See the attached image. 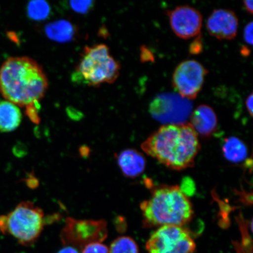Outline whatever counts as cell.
<instances>
[{"label":"cell","instance_id":"cell-20","mask_svg":"<svg viewBox=\"0 0 253 253\" xmlns=\"http://www.w3.org/2000/svg\"><path fill=\"white\" fill-rule=\"evenodd\" d=\"M253 22H250L246 25L244 32H243L245 42L250 45H252L253 44Z\"/></svg>","mask_w":253,"mask_h":253},{"label":"cell","instance_id":"cell-1","mask_svg":"<svg viewBox=\"0 0 253 253\" xmlns=\"http://www.w3.org/2000/svg\"><path fill=\"white\" fill-rule=\"evenodd\" d=\"M47 87L42 66L29 57H11L0 68V92L17 106H40Z\"/></svg>","mask_w":253,"mask_h":253},{"label":"cell","instance_id":"cell-21","mask_svg":"<svg viewBox=\"0 0 253 253\" xmlns=\"http://www.w3.org/2000/svg\"><path fill=\"white\" fill-rule=\"evenodd\" d=\"M27 185L28 187L30 188H36L39 185V181L33 175H29L28 178L25 180Z\"/></svg>","mask_w":253,"mask_h":253},{"label":"cell","instance_id":"cell-9","mask_svg":"<svg viewBox=\"0 0 253 253\" xmlns=\"http://www.w3.org/2000/svg\"><path fill=\"white\" fill-rule=\"evenodd\" d=\"M170 28L177 37L188 40L201 33L203 18L197 9L189 5L177 6L168 11Z\"/></svg>","mask_w":253,"mask_h":253},{"label":"cell","instance_id":"cell-28","mask_svg":"<svg viewBox=\"0 0 253 253\" xmlns=\"http://www.w3.org/2000/svg\"><path fill=\"white\" fill-rule=\"evenodd\" d=\"M241 52L243 55L248 56L251 51H250L249 49L246 48V47H243V49L241 50Z\"/></svg>","mask_w":253,"mask_h":253},{"label":"cell","instance_id":"cell-11","mask_svg":"<svg viewBox=\"0 0 253 253\" xmlns=\"http://www.w3.org/2000/svg\"><path fill=\"white\" fill-rule=\"evenodd\" d=\"M190 124L198 135L203 137H210L217 126V118L212 107L201 104L192 112Z\"/></svg>","mask_w":253,"mask_h":253},{"label":"cell","instance_id":"cell-17","mask_svg":"<svg viewBox=\"0 0 253 253\" xmlns=\"http://www.w3.org/2000/svg\"><path fill=\"white\" fill-rule=\"evenodd\" d=\"M50 7L47 2L33 1L27 7V14L32 20L40 21L45 20L50 14Z\"/></svg>","mask_w":253,"mask_h":253},{"label":"cell","instance_id":"cell-4","mask_svg":"<svg viewBox=\"0 0 253 253\" xmlns=\"http://www.w3.org/2000/svg\"><path fill=\"white\" fill-rule=\"evenodd\" d=\"M121 66L110 55L104 44L86 46L80 61L72 75V80L79 84L99 87L104 84L115 83L119 77Z\"/></svg>","mask_w":253,"mask_h":253},{"label":"cell","instance_id":"cell-22","mask_svg":"<svg viewBox=\"0 0 253 253\" xmlns=\"http://www.w3.org/2000/svg\"><path fill=\"white\" fill-rule=\"evenodd\" d=\"M246 107L247 110H248L250 115L251 117L253 116V93L247 97L246 100Z\"/></svg>","mask_w":253,"mask_h":253},{"label":"cell","instance_id":"cell-24","mask_svg":"<svg viewBox=\"0 0 253 253\" xmlns=\"http://www.w3.org/2000/svg\"><path fill=\"white\" fill-rule=\"evenodd\" d=\"M243 6L249 13L252 14L253 12V5L252 0H245L243 1Z\"/></svg>","mask_w":253,"mask_h":253},{"label":"cell","instance_id":"cell-23","mask_svg":"<svg viewBox=\"0 0 253 253\" xmlns=\"http://www.w3.org/2000/svg\"><path fill=\"white\" fill-rule=\"evenodd\" d=\"M25 148L24 145H16L13 148V153L15 156L21 157L24 156L25 154Z\"/></svg>","mask_w":253,"mask_h":253},{"label":"cell","instance_id":"cell-15","mask_svg":"<svg viewBox=\"0 0 253 253\" xmlns=\"http://www.w3.org/2000/svg\"><path fill=\"white\" fill-rule=\"evenodd\" d=\"M222 151L226 159L233 163L242 162L248 155V148L244 142L234 136L225 139Z\"/></svg>","mask_w":253,"mask_h":253},{"label":"cell","instance_id":"cell-12","mask_svg":"<svg viewBox=\"0 0 253 253\" xmlns=\"http://www.w3.org/2000/svg\"><path fill=\"white\" fill-rule=\"evenodd\" d=\"M116 159L120 169L127 178H134L144 171L146 160L140 152L126 149L117 155Z\"/></svg>","mask_w":253,"mask_h":253},{"label":"cell","instance_id":"cell-26","mask_svg":"<svg viewBox=\"0 0 253 253\" xmlns=\"http://www.w3.org/2000/svg\"><path fill=\"white\" fill-rule=\"evenodd\" d=\"M58 253H78V252L77 249L72 248V247L66 246Z\"/></svg>","mask_w":253,"mask_h":253},{"label":"cell","instance_id":"cell-5","mask_svg":"<svg viewBox=\"0 0 253 253\" xmlns=\"http://www.w3.org/2000/svg\"><path fill=\"white\" fill-rule=\"evenodd\" d=\"M6 216L4 235L13 236L25 246L36 242L45 224L43 211L31 202H21Z\"/></svg>","mask_w":253,"mask_h":253},{"label":"cell","instance_id":"cell-7","mask_svg":"<svg viewBox=\"0 0 253 253\" xmlns=\"http://www.w3.org/2000/svg\"><path fill=\"white\" fill-rule=\"evenodd\" d=\"M148 253H194L196 243L183 227L164 226L151 234L146 243Z\"/></svg>","mask_w":253,"mask_h":253},{"label":"cell","instance_id":"cell-10","mask_svg":"<svg viewBox=\"0 0 253 253\" xmlns=\"http://www.w3.org/2000/svg\"><path fill=\"white\" fill-rule=\"evenodd\" d=\"M206 26L211 36L220 40H230L237 36L239 19L230 9H216L208 17Z\"/></svg>","mask_w":253,"mask_h":253},{"label":"cell","instance_id":"cell-14","mask_svg":"<svg viewBox=\"0 0 253 253\" xmlns=\"http://www.w3.org/2000/svg\"><path fill=\"white\" fill-rule=\"evenodd\" d=\"M45 33L50 39L58 42H66L74 39L77 32L70 22L59 20L47 25Z\"/></svg>","mask_w":253,"mask_h":253},{"label":"cell","instance_id":"cell-2","mask_svg":"<svg viewBox=\"0 0 253 253\" xmlns=\"http://www.w3.org/2000/svg\"><path fill=\"white\" fill-rule=\"evenodd\" d=\"M148 156L174 170L194 165L200 150L198 135L190 123L164 125L141 144Z\"/></svg>","mask_w":253,"mask_h":253},{"label":"cell","instance_id":"cell-6","mask_svg":"<svg viewBox=\"0 0 253 253\" xmlns=\"http://www.w3.org/2000/svg\"><path fill=\"white\" fill-rule=\"evenodd\" d=\"M108 236L107 223L103 220H79L68 217L61 231L63 245L83 249L94 243H102Z\"/></svg>","mask_w":253,"mask_h":253},{"label":"cell","instance_id":"cell-16","mask_svg":"<svg viewBox=\"0 0 253 253\" xmlns=\"http://www.w3.org/2000/svg\"><path fill=\"white\" fill-rule=\"evenodd\" d=\"M109 253H139V249L137 243L131 237L121 236L111 244Z\"/></svg>","mask_w":253,"mask_h":253},{"label":"cell","instance_id":"cell-18","mask_svg":"<svg viewBox=\"0 0 253 253\" xmlns=\"http://www.w3.org/2000/svg\"><path fill=\"white\" fill-rule=\"evenodd\" d=\"M69 3L73 10L82 14L87 13L94 6L93 1H72Z\"/></svg>","mask_w":253,"mask_h":253},{"label":"cell","instance_id":"cell-27","mask_svg":"<svg viewBox=\"0 0 253 253\" xmlns=\"http://www.w3.org/2000/svg\"><path fill=\"white\" fill-rule=\"evenodd\" d=\"M81 154L84 157L87 156L89 154V148L87 147H83L81 148Z\"/></svg>","mask_w":253,"mask_h":253},{"label":"cell","instance_id":"cell-8","mask_svg":"<svg viewBox=\"0 0 253 253\" xmlns=\"http://www.w3.org/2000/svg\"><path fill=\"white\" fill-rule=\"evenodd\" d=\"M208 71L200 62L188 59L176 66L172 75V86L183 99L194 100L202 90Z\"/></svg>","mask_w":253,"mask_h":253},{"label":"cell","instance_id":"cell-3","mask_svg":"<svg viewBox=\"0 0 253 253\" xmlns=\"http://www.w3.org/2000/svg\"><path fill=\"white\" fill-rule=\"evenodd\" d=\"M143 226L183 227L191 221L194 210L191 201L178 186L157 188L151 197L140 205Z\"/></svg>","mask_w":253,"mask_h":253},{"label":"cell","instance_id":"cell-19","mask_svg":"<svg viewBox=\"0 0 253 253\" xmlns=\"http://www.w3.org/2000/svg\"><path fill=\"white\" fill-rule=\"evenodd\" d=\"M82 253H109V249L102 243H94L85 246Z\"/></svg>","mask_w":253,"mask_h":253},{"label":"cell","instance_id":"cell-25","mask_svg":"<svg viewBox=\"0 0 253 253\" xmlns=\"http://www.w3.org/2000/svg\"><path fill=\"white\" fill-rule=\"evenodd\" d=\"M194 43H192L191 52L192 53H198L200 52L202 49V45L200 43V41L198 40L197 42H194Z\"/></svg>","mask_w":253,"mask_h":253},{"label":"cell","instance_id":"cell-13","mask_svg":"<svg viewBox=\"0 0 253 253\" xmlns=\"http://www.w3.org/2000/svg\"><path fill=\"white\" fill-rule=\"evenodd\" d=\"M21 121L22 113L18 106L8 100L0 101V132L14 131Z\"/></svg>","mask_w":253,"mask_h":253}]
</instances>
